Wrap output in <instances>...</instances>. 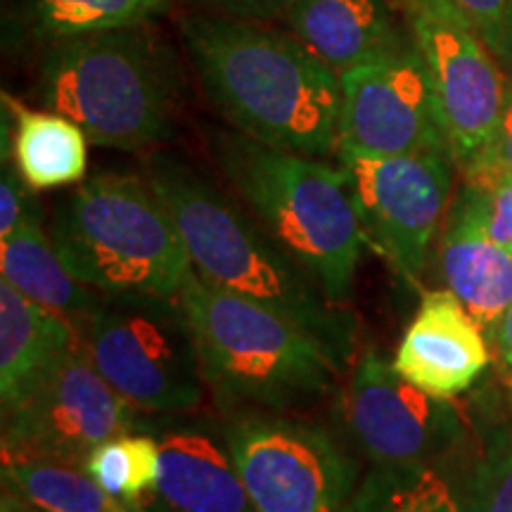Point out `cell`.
<instances>
[{"mask_svg":"<svg viewBox=\"0 0 512 512\" xmlns=\"http://www.w3.org/2000/svg\"><path fill=\"white\" fill-rule=\"evenodd\" d=\"M181 34L211 107L233 131L297 155H337L342 83L302 38L204 10L183 19Z\"/></svg>","mask_w":512,"mask_h":512,"instance_id":"obj_1","label":"cell"},{"mask_svg":"<svg viewBox=\"0 0 512 512\" xmlns=\"http://www.w3.org/2000/svg\"><path fill=\"white\" fill-rule=\"evenodd\" d=\"M181 230L192 268L204 283L240 294L309 332L337 363L349 368L356 316L330 302L316 278L249 211L207 176L174 157H155L147 171Z\"/></svg>","mask_w":512,"mask_h":512,"instance_id":"obj_2","label":"cell"},{"mask_svg":"<svg viewBox=\"0 0 512 512\" xmlns=\"http://www.w3.org/2000/svg\"><path fill=\"white\" fill-rule=\"evenodd\" d=\"M38 93L48 110L76 121L93 145L145 150L174 133L183 72L169 43L140 24L50 43Z\"/></svg>","mask_w":512,"mask_h":512,"instance_id":"obj_3","label":"cell"},{"mask_svg":"<svg viewBox=\"0 0 512 512\" xmlns=\"http://www.w3.org/2000/svg\"><path fill=\"white\" fill-rule=\"evenodd\" d=\"M214 157L242 207L316 278L330 302L349 306L366 238L339 166L238 131L214 133Z\"/></svg>","mask_w":512,"mask_h":512,"instance_id":"obj_4","label":"cell"},{"mask_svg":"<svg viewBox=\"0 0 512 512\" xmlns=\"http://www.w3.org/2000/svg\"><path fill=\"white\" fill-rule=\"evenodd\" d=\"M50 238L79 283L102 294L178 297L192 261L147 176L98 174L55 211Z\"/></svg>","mask_w":512,"mask_h":512,"instance_id":"obj_5","label":"cell"},{"mask_svg":"<svg viewBox=\"0 0 512 512\" xmlns=\"http://www.w3.org/2000/svg\"><path fill=\"white\" fill-rule=\"evenodd\" d=\"M204 377L216 392L268 411L316 406L339 375L318 339L280 313L192 273L178 294Z\"/></svg>","mask_w":512,"mask_h":512,"instance_id":"obj_6","label":"cell"},{"mask_svg":"<svg viewBox=\"0 0 512 512\" xmlns=\"http://www.w3.org/2000/svg\"><path fill=\"white\" fill-rule=\"evenodd\" d=\"M83 328L93 366L133 408L188 413L202 406L209 382L178 297L105 294Z\"/></svg>","mask_w":512,"mask_h":512,"instance_id":"obj_7","label":"cell"},{"mask_svg":"<svg viewBox=\"0 0 512 512\" xmlns=\"http://www.w3.org/2000/svg\"><path fill=\"white\" fill-rule=\"evenodd\" d=\"M337 166L347 178L366 247L392 264L408 285L420 287L427 254L451 207V150L366 157L339 150Z\"/></svg>","mask_w":512,"mask_h":512,"instance_id":"obj_8","label":"cell"},{"mask_svg":"<svg viewBox=\"0 0 512 512\" xmlns=\"http://www.w3.org/2000/svg\"><path fill=\"white\" fill-rule=\"evenodd\" d=\"M396 5L430 74L453 159L463 176L475 174L494 143L508 76L451 0H396Z\"/></svg>","mask_w":512,"mask_h":512,"instance_id":"obj_9","label":"cell"},{"mask_svg":"<svg viewBox=\"0 0 512 512\" xmlns=\"http://www.w3.org/2000/svg\"><path fill=\"white\" fill-rule=\"evenodd\" d=\"M226 444L254 512H347L358 467L323 427L285 415H242Z\"/></svg>","mask_w":512,"mask_h":512,"instance_id":"obj_10","label":"cell"},{"mask_svg":"<svg viewBox=\"0 0 512 512\" xmlns=\"http://www.w3.org/2000/svg\"><path fill=\"white\" fill-rule=\"evenodd\" d=\"M133 420V406L98 373L81 342L34 394L3 413V460L83 467L102 441L133 432Z\"/></svg>","mask_w":512,"mask_h":512,"instance_id":"obj_11","label":"cell"},{"mask_svg":"<svg viewBox=\"0 0 512 512\" xmlns=\"http://www.w3.org/2000/svg\"><path fill=\"white\" fill-rule=\"evenodd\" d=\"M344 420L358 451L373 465H432L467 437L451 399L427 394L368 349L358 358L344 396Z\"/></svg>","mask_w":512,"mask_h":512,"instance_id":"obj_12","label":"cell"},{"mask_svg":"<svg viewBox=\"0 0 512 512\" xmlns=\"http://www.w3.org/2000/svg\"><path fill=\"white\" fill-rule=\"evenodd\" d=\"M339 150L366 157L451 150L430 74L415 46L339 74Z\"/></svg>","mask_w":512,"mask_h":512,"instance_id":"obj_13","label":"cell"},{"mask_svg":"<svg viewBox=\"0 0 512 512\" xmlns=\"http://www.w3.org/2000/svg\"><path fill=\"white\" fill-rule=\"evenodd\" d=\"M484 328L451 290L425 292L392 366L439 399L467 392L491 361Z\"/></svg>","mask_w":512,"mask_h":512,"instance_id":"obj_14","label":"cell"},{"mask_svg":"<svg viewBox=\"0 0 512 512\" xmlns=\"http://www.w3.org/2000/svg\"><path fill=\"white\" fill-rule=\"evenodd\" d=\"M283 19L337 74L413 46L396 0H294Z\"/></svg>","mask_w":512,"mask_h":512,"instance_id":"obj_15","label":"cell"},{"mask_svg":"<svg viewBox=\"0 0 512 512\" xmlns=\"http://www.w3.org/2000/svg\"><path fill=\"white\" fill-rule=\"evenodd\" d=\"M76 325L0 278V403L12 411L79 347Z\"/></svg>","mask_w":512,"mask_h":512,"instance_id":"obj_16","label":"cell"},{"mask_svg":"<svg viewBox=\"0 0 512 512\" xmlns=\"http://www.w3.org/2000/svg\"><path fill=\"white\" fill-rule=\"evenodd\" d=\"M439 271L486 332L512 304V252L486 233L460 190L441 228Z\"/></svg>","mask_w":512,"mask_h":512,"instance_id":"obj_17","label":"cell"},{"mask_svg":"<svg viewBox=\"0 0 512 512\" xmlns=\"http://www.w3.org/2000/svg\"><path fill=\"white\" fill-rule=\"evenodd\" d=\"M157 498L166 512H254L226 437L174 430L159 439Z\"/></svg>","mask_w":512,"mask_h":512,"instance_id":"obj_18","label":"cell"},{"mask_svg":"<svg viewBox=\"0 0 512 512\" xmlns=\"http://www.w3.org/2000/svg\"><path fill=\"white\" fill-rule=\"evenodd\" d=\"M3 107L12 117V164L31 190H55L81 183L88 171L86 131L53 110H29L3 93Z\"/></svg>","mask_w":512,"mask_h":512,"instance_id":"obj_19","label":"cell"},{"mask_svg":"<svg viewBox=\"0 0 512 512\" xmlns=\"http://www.w3.org/2000/svg\"><path fill=\"white\" fill-rule=\"evenodd\" d=\"M0 275L31 302L69 318L74 325L86 323L95 309L91 287L69 273L57 254L53 238L43 233L41 216L31 214L0 240Z\"/></svg>","mask_w":512,"mask_h":512,"instance_id":"obj_20","label":"cell"},{"mask_svg":"<svg viewBox=\"0 0 512 512\" xmlns=\"http://www.w3.org/2000/svg\"><path fill=\"white\" fill-rule=\"evenodd\" d=\"M3 482L43 512H136L107 494L81 465L57 460H3Z\"/></svg>","mask_w":512,"mask_h":512,"instance_id":"obj_21","label":"cell"},{"mask_svg":"<svg viewBox=\"0 0 512 512\" xmlns=\"http://www.w3.org/2000/svg\"><path fill=\"white\" fill-rule=\"evenodd\" d=\"M347 512H463L453 484L432 465H373Z\"/></svg>","mask_w":512,"mask_h":512,"instance_id":"obj_22","label":"cell"},{"mask_svg":"<svg viewBox=\"0 0 512 512\" xmlns=\"http://www.w3.org/2000/svg\"><path fill=\"white\" fill-rule=\"evenodd\" d=\"M171 0H24V19L38 38L98 34L140 27L169 10Z\"/></svg>","mask_w":512,"mask_h":512,"instance_id":"obj_23","label":"cell"},{"mask_svg":"<svg viewBox=\"0 0 512 512\" xmlns=\"http://www.w3.org/2000/svg\"><path fill=\"white\" fill-rule=\"evenodd\" d=\"M83 470L107 494L140 512L145 498L157 494L159 472H162L159 441L147 434H119L95 446L83 463Z\"/></svg>","mask_w":512,"mask_h":512,"instance_id":"obj_24","label":"cell"},{"mask_svg":"<svg viewBox=\"0 0 512 512\" xmlns=\"http://www.w3.org/2000/svg\"><path fill=\"white\" fill-rule=\"evenodd\" d=\"M458 496L463 512H512V420L482 434Z\"/></svg>","mask_w":512,"mask_h":512,"instance_id":"obj_25","label":"cell"},{"mask_svg":"<svg viewBox=\"0 0 512 512\" xmlns=\"http://www.w3.org/2000/svg\"><path fill=\"white\" fill-rule=\"evenodd\" d=\"M460 192L486 233L512 252V176L503 171H479L465 178Z\"/></svg>","mask_w":512,"mask_h":512,"instance_id":"obj_26","label":"cell"},{"mask_svg":"<svg viewBox=\"0 0 512 512\" xmlns=\"http://www.w3.org/2000/svg\"><path fill=\"white\" fill-rule=\"evenodd\" d=\"M482 36L496 60H505L512 0H451Z\"/></svg>","mask_w":512,"mask_h":512,"instance_id":"obj_27","label":"cell"},{"mask_svg":"<svg viewBox=\"0 0 512 512\" xmlns=\"http://www.w3.org/2000/svg\"><path fill=\"white\" fill-rule=\"evenodd\" d=\"M24 178L19 176L15 164L3 162V178H0V240L15 233V228L31 214H38L36 200Z\"/></svg>","mask_w":512,"mask_h":512,"instance_id":"obj_28","label":"cell"},{"mask_svg":"<svg viewBox=\"0 0 512 512\" xmlns=\"http://www.w3.org/2000/svg\"><path fill=\"white\" fill-rule=\"evenodd\" d=\"M195 3L211 15L268 22V19L285 17L294 0H195Z\"/></svg>","mask_w":512,"mask_h":512,"instance_id":"obj_29","label":"cell"},{"mask_svg":"<svg viewBox=\"0 0 512 512\" xmlns=\"http://www.w3.org/2000/svg\"><path fill=\"white\" fill-rule=\"evenodd\" d=\"M479 171H503V174L512 176V76L505 79V95L501 105V117H498V126L494 133V143H491L489 157H486V162ZM479 171H475V174H479Z\"/></svg>","mask_w":512,"mask_h":512,"instance_id":"obj_30","label":"cell"},{"mask_svg":"<svg viewBox=\"0 0 512 512\" xmlns=\"http://www.w3.org/2000/svg\"><path fill=\"white\" fill-rule=\"evenodd\" d=\"M501 366L512 375V304L503 311V316L496 320L494 328L489 330Z\"/></svg>","mask_w":512,"mask_h":512,"instance_id":"obj_31","label":"cell"},{"mask_svg":"<svg viewBox=\"0 0 512 512\" xmlns=\"http://www.w3.org/2000/svg\"><path fill=\"white\" fill-rule=\"evenodd\" d=\"M0 512H43V510H38L36 505L24 501V498L15 494V491H10V494L5 491L3 503H0Z\"/></svg>","mask_w":512,"mask_h":512,"instance_id":"obj_32","label":"cell"},{"mask_svg":"<svg viewBox=\"0 0 512 512\" xmlns=\"http://www.w3.org/2000/svg\"><path fill=\"white\" fill-rule=\"evenodd\" d=\"M505 64L512 69V12H510V24H508V50H505Z\"/></svg>","mask_w":512,"mask_h":512,"instance_id":"obj_33","label":"cell"}]
</instances>
